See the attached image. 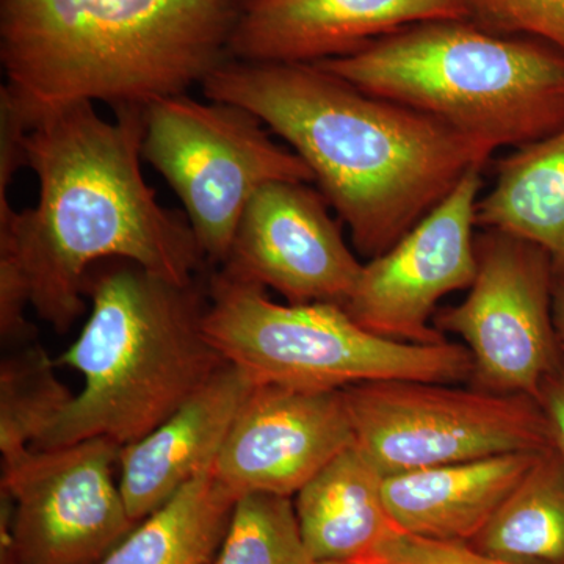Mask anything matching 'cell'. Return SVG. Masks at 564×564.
<instances>
[{
  "instance_id": "obj_6",
  "label": "cell",
  "mask_w": 564,
  "mask_h": 564,
  "mask_svg": "<svg viewBox=\"0 0 564 564\" xmlns=\"http://www.w3.org/2000/svg\"><path fill=\"white\" fill-rule=\"evenodd\" d=\"M206 292L207 340L256 384L325 392L375 381L473 380V358L464 345L388 339L352 321L340 304L274 303L261 285L220 270Z\"/></svg>"
},
{
  "instance_id": "obj_23",
  "label": "cell",
  "mask_w": 564,
  "mask_h": 564,
  "mask_svg": "<svg viewBox=\"0 0 564 564\" xmlns=\"http://www.w3.org/2000/svg\"><path fill=\"white\" fill-rule=\"evenodd\" d=\"M467 21L489 33L529 36L564 54V0H456Z\"/></svg>"
},
{
  "instance_id": "obj_27",
  "label": "cell",
  "mask_w": 564,
  "mask_h": 564,
  "mask_svg": "<svg viewBox=\"0 0 564 564\" xmlns=\"http://www.w3.org/2000/svg\"><path fill=\"white\" fill-rule=\"evenodd\" d=\"M315 564H362V563H350V562H325V563H315Z\"/></svg>"
},
{
  "instance_id": "obj_26",
  "label": "cell",
  "mask_w": 564,
  "mask_h": 564,
  "mask_svg": "<svg viewBox=\"0 0 564 564\" xmlns=\"http://www.w3.org/2000/svg\"><path fill=\"white\" fill-rule=\"evenodd\" d=\"M554 323L560 347L564 352V278H556L554 288Z\"/></svg>"
},
{
  "instance_id": "obj_9",
  "label": "cell",
  "mask_w": 564,
  "mask_h": 564,
  "mask_svg": "<svg viewBox=\"0 0 564 564\" xmlns=\"http://www.w3.org/2000/svg\"><path fill=\"white\" fill-rule=\"evenodd\" d=\"M477 274L466 300L441 311L434 326L462 337L475 388L536 400L562 361L554 323L555 272L536 245L485 229L475 237Z\"/></svg>"
},
{
  "instance_id": "obj_1",
  "label": "cell",
  "mask_w": 564,
  "mask_h": 564,
  "mask_svg": "<svg viewBox=\"0 0 564 564\" xmlns=\"http://www.w3.org/2000/svg\"><path fill=\"white\" fill-rule=\"evenodd\" d=\"M143 107L104 120L95 104L63 107L25 135V166L39 203L14 210L0 198V256L20 269L31 306L57 333L85 313L93 267L126 261L192 284L204 258L187 217L158 202L141 172Z\"/></svg>"
},
{
  "instance_id": "obj_20",
  "label": "cell",
  "mask_w": 564,
  "mask_h": 564,
  "mask_svg": "<svg viewBox=\"0 0 564 564\" xmlns=\"http://www.w3.org/2000/svg\"><path fill=\"white\" fill-rule=\"evenodd\" d=\"M513 564H564V459L545 448L470 541Z\"/></svg>"
},
{
  "instance_id": "obj_22",
  "label": "cell",
  "mask_w": 564,
  "mask_h": 564,
  "mask_svg": "<svg viewBox=\"0 0 564 564\" xmlns=\"http://www.w3.org/2000/svg\"><path fill=\"white\" fill-rule=\"evenodd\" d=\"M209 564H315L304 545L292 497L251 492L236 499Z\"/></svg>"
},
{
  "instance_id": "obj_21",
  "label": "cell",
  "mask_w": 564,
  "mask_h": 564,
  "mask_svg": "<svg viewBox=\"0 0 564 564\" xmlns=\"http://www.w3.org/2000/svg\"><path fill=\"white\" fill-rule=\"evenodd\" d=\"M57 362L36 344L0 364V452L9 458L33 447L68 408L74 393L55 375Z\"/></svg>"
},
{
  "instance_id": "obj_8",
  "label": "cell",
  "mask_w": 564,
  "mask_h": 564,
  "mask_svg": "<svg viewBox=\"0 0 564 564\" xmlns=\"http://www.w3.org/2000/svg\"><path fill=\"white\" fill-rule=\"evenodd\" d=\"M344 395L355 444L384 475L554 447L532 397L403 380Z\"/></svg>"
},
{
  "instance_id": "obj_25",
  "label": "cell",
  "mask_w": 564,
  "mask_h": 564,
  "mask_svg": "<svg viewBox=\"0 0 564 564\" xmlns=\"http://www.w3.org/2000/svg\"><path fill=\"white\" fill-rule=\"evenodd\" d=\"M536 402L547 423L552 445L564 459V358L545 375Z\"/></svg>"
},
{
  "instance_id": "obj_15",
  "label": "cell",
  "mask_w": 564,
  "mask_h": 564,
  "mask_svg": "<svg viewBox=\"0 0 564 564\" xmlns=\"http://www.w3.org/2000/svg\"><path fill=\"white\" fill-rule=\"evenodd\" d=\"M254 386L242 369L225 364L161 425L135 443L122 445L118 485L135 524L214 464Z\"/></svg>"
},
{
  "instance_id": "obj_3",
  "label": "cell",
  "mask_w": 564,
  "mask_h": 564,
  "mask_svg": "<svg viewBox=\"0 0 564 564\" xmlns=\"http://www.w3.org/2000/svg\"><path fill=\"white\" fill-rule=\"evenodd\" d=\"M243 0H0V96L28 131L79 102L185 95L231 58Z\"/></svg>"
},
{
  "instance_id": "obj_16",
  "label": "cell",
  "mask_w": 564,
  "mask_h": 564,
  "mask_svg": "<svg viewBox=\"0 0 564 564\" xmlns=\"http://www.w3.org/2000/svg\"><path fill=\"white\" fill-rule=\"evenodd\" d=\"M540 452L386 475L384 500L402 532L470 543Z\"/></svg>"
},
{
  "instance_id": "obj_14",
  "label": "cell",
  "mask_w": 564,
  "mask_h": 564,
  "mask_svg": "<svg viewBox=\"0 0 564 564\" xmlns=\"http://www.w3.org/2000/svg\"><path fill=\"white\" fill-rule=\"evenodd\" d=\"M433 20L467 18L456 0H243L229 55L242 62L314 65Z\"/></svg>"
},
{
  "instance_id": "obj_12",
  "label": "cell",
  "mask_w": 564,
  "mask_h": 564,
  "mask_svg": "<svg viewBox=\"0 0 564 564\" xmlns=\"http://www.w3.org/2000/svg\"><path fill=\"white\" fill-rule=\"evenodd\" d=\"M329 207L307 182L267 184L245 207L220 272L272 289L291 304L344 306L364 263L345 243Z\"/></svg>"
},
{
  "instance_id": "obj_10",
  "label": "cell",
  "mask_w": 564,
  "mask_h": 564,
  "mask_svg": "<svg viewBox=\"0 0 564 564\" xmlns=\"http://www.w3.org/2000/svg\"><path fill=\"white\" fill-rule=\"evenodd\" d=\"M120 445L104 437L2 458L13 500L0 564H95L132 532L113 466Z\"/></svg>"
},
{
  "instance_id": "obj_2",
  "label": "cell",
  "mask_w": 564,
  "mask_h": 564,
  "mask_svg": "<svg viewBox=\"0 0 564 564\" xmlns=\"http://www.w3.org/2000/svg\"><path fill=\"white\" fill-rule=\"evenodd\" d=\"M204 98L252 111L295 151L362 258L391 250L491 148L310 63L229 58Z\"/></svg>"
},
{
  "instance_id": "obj_7",
  "label": "cell",
  "mask_w": 564,
  "mask_h": 564,
  "mask_svg": "<svg viewBox=\"0 0 564 564\" xmlns=\"http://www.w3.org/2000/svg\"><path fill=\"white\" fill-rule=\"evenodd\" d=\"M141 155L176 193L206 262L218 267L256 193L272 182H314L252 111L188 93L147 107Z\"/></svg>"
},
{
  "instance_id": "obj_13",
  "label": "cell",
  "mask_w": 564,
  "mask_h": 564,
  "mask_svg": "<svg viewBox=\"0 0 564 564\" xmlns=\"http://www.w3.org/2000/svg\"><path fill=\"white\" fill-rule=\"evenodd\" d=\"M351 444L344 391L256 384L212 473L236 499L251 492L293 497Z\"/></svg>"
},
{
  "instance_id": "obj_19",
  "label": "cell",
  "mask_w": 564,
  "mask_h": 564,
  "mask_svg": "<svg viewBox=\"0 0 564 564\" xmlns=\"http://www.w3.org/2000/svg\"><path fill=\"white\" fill-rule=\"evenodd\" d=\"M236 497L212 466L133 527L101 564H209L231 519Z\"/></svg>"
},
{
  "instance_id": "obj_24",
  "label": "cell",
  "mask_w": 564,
  "mask_h": 564,
  "mask_svg": "<svg viewBox=\"0 0 564 564\" xmlns=\"http://www.w3.org/2000/svg\"><path fill=\"white\" fill-rule=\"evenodd\" d=\"M362 564H513L478 551L466 541L433 540L395 529Z\"/></svg>"
},
{
  "instance_id": "obj_4",
  "label": "cell",
  "mask_w": 564,
  "mask_h": 564,
  "mask_svg": "<svg viewBox=\"0 0 564 564\" xmlns=\"http://www.w3.org/2000/svg\"><path fill=\"white\" fill-rule=\"evenodd\" d=\"M91 313L58 364L84 377L57 422L32 448L104 437L128 445L151 433L225 364L203 328L206 295L132 262L93 267Z\"/></svg>"
},
{
  "instance_id": "obj_18",
  "label": "cell",
  "mask_w": 564,
  "mask_h": 564,
  "mask_svg": "<svg viewBox=\"0 0 564 564\" xmlns=\"http://www.w3.org/2000/svg\"><path fill=\"white\" fill-rule=\"evenodd\" d=\"M475 223L536 245L555 276L564 278V129L499 162L491 191L478 198Z\"/></svg>"
},
{
  "instance_id": "obj_17",
  "label": "cell",
  "mask_w": 564,
  "mask_h": 564,
  "mask_svg": "<svg viewBox=\"0 0 564 564\" xmlns=\"http://www.w3.org/2000/svg\"><path fill=\"white\" fill-rule=\"evenodd\" d=\"M380 467L356 444L295 494L300 532L315 563H359L397 529Z\"/></svg>"
},
{
  "instance_id": "obj_11",
  "label": "cell",
  "mask_w": 564,
  "mask_h": 564,
  "mask_svg": "<svg viewBox=\"0 0 564 564\" xmlns=\"http://www.w3.org/2000/svg\"><path fill=\"white\" fill-rule=\"evenodd\" d=\"M481 172L470 170L391 250L364 263L344 304L352 321L399 343L447 340L430 322L436 304L448 293L469 289L477 274L474 228Z\"/></svg>"
},
{
  "instance_id": "obj_5",
  "label": "cell",
  "mask_w": 564,
  "mask_h": 564,
  "mask_svg": "<svg viewBox=\"0 0 564 564\" xmlns=\"http://www.w3.org/2000/svg\"><path fill=\"white\" fill-rule=\"evenodd\" d=\"M314 65L492 151L518 150L564 129L563 52L467 20L417 22Z\"/></svg>"
}]
</instances>
